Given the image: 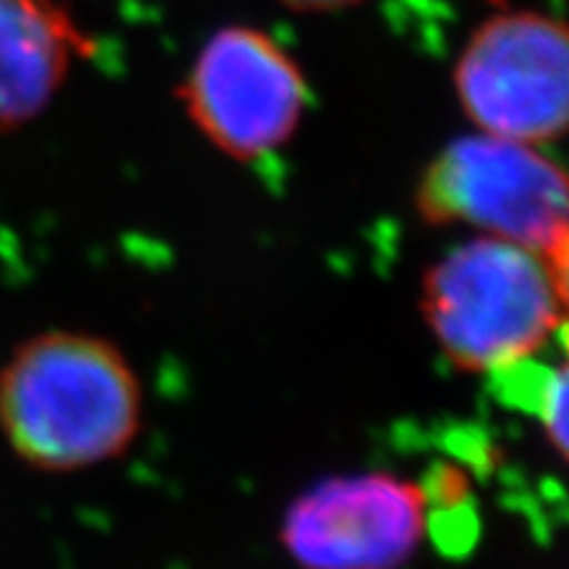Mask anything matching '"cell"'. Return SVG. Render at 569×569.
Masks as SVG:
<instances>
[{"label":"cell","mask_w":569,"mask_h":569,"mask_svg":"<svg viewBox=\"0 0 569 569\" xmlns=\"http://www.w3.org/2000/svg\"><path fill=\"white\" fill-rule=\"evenodd\" d=\"M140 427V377L101 336L40 332L0 367V432L27 467L69 475L106 465Z\"/></svg>","instance_id":"1"},{"label":"cell","mask_w":569,"mask_h":569,"mask_svg":"<svg viewBox=\"0 0 569 569\" xmlns=\"http://www.w3.org/2000/svg\"><path fill=\"white\" fill-rule=\"evenodd\" d=\"M419 306L448 365L496 377L565 330L567 277L528 246L475 234L427 269Z\"/></svg>","instance_id":"2"},{"label":"cell","mask_w":569,"mask_h":569,"mask_svg":"<svg viewBox=\"0 0 569 569\" xmlns=\"http://www.w3.org/2000/svg\"><path fill=\"white\" fill-rule=\"evenodd\" d=\"M415 206L427 224L528 246L567 277V177L540 146L488 132L451 140L425 167Z\"/></svg>","instance_id":"3"},{"label":"cell","mask_w":569,"mask_h":569,"mask_svg":"<svg viewBox=\"0 0 569 569\" xmlns=\"http://www.w3.org/2000/svg\"><path fill=\"white\" fill-rule=\"evenodd\" d=\"M196 130L234 161H259L288 146L303 122L309 84L274 38L222 27L198 51L180 84Z\"/></svg>","instance_id":"4"},{"label":"cell","mask_w":569,"mask_h":569,"mask_svg":"<svg viewBox=\"0 0 569 569\" xmlns=\"http://www.w3.org/2000/svg\"><path fill=\"white\" fill-rule=\"evenodd\" d=\"M453 88L480 132L546 146L567 130L569 42L559 19L507 11L475 30Z\"/></svg>","instance_id":"5"},{"label":"cell","mask_w":569,"mask_h":569,"mask_svg":"<svg viewBox=\"0 0 569 569\" xmlns=\"http://www.w3.org/2000/svg\"><path fill=\"white\" fill-rule=\"evenodd\" d=\"M430 532L422 482L393 472L322 480L284 509L280 546L298 569H403Z\"/></svg>","instance_id":"6"},{"label":"cell","mask_w":569,"mask_h":569,"mask_svg":"<svg viewBox=\"0 0 569 569\" xmlns=\"http://www.w3.org/2000/svg\"><path fill=\"white\" fill-rule=\"evenodd\" d=\"M92 53V40L59 0H0V134L34 122Z\"/></svg>","instance_id":"7"},{"label":"cell","mask_w":569,"mask_h":569,"mask_svg":"<svg viewBox=\"0 0 569 569\" xmlns=\"http://www.w3.org/2000/svg\"><path fill=\"white\" fill-rule=\"evenodd\" d=\"M569 375L565 361L546 367L536 380V390L530 396V411L536 415L538 425L543 427V436L557 451L561 461H567V393Z\"/></svg>","instance_id":"8"},{"label":"cell","mask_w":569,"mask_h":569,"mask_svg":"<svg viewBox=\"0 0 569 569\" xmlns=\"http://www.w3.org/2000/svg\"><path fill=\"white\" fill-rule=\"evenodd\" d=\"M282 3L296 11H338L361 3V0H282Z\"/></svg>","instance_id":"9"}]
</instances>
